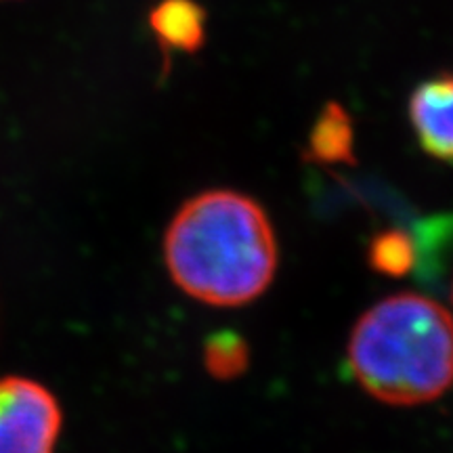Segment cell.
<instances>
[{"label":"cell","instance_id":"5b68a950","mask_svg":"<svg viewBox=\"0 0 453 453\" xmlns=\"http://www.w3.org/2000/svg\"><path fill=\"white\" fill-rule=\"evenodd\" d=\"M150 26L164 53H196L206 42V11L196 0H160Z\"/></svg>","mask_w":453,"mask_h":453},{"label":"cell","instance_id":"52a82bcc","mask_svg":"<svg viewBox=\"0 0 453 453\" xmlns=\"http://www.w3.org/2000/svg\"><path fill=\"white\" fill-rule=\"evenodd\" d=\"M248 361H250V353H248L246 342L234 332L214 334L203 347L206 370L220 380H231V378L240 376L242 372H246Z\"/></svg>","mask_w":453,"mask_h":453},{"label":"cell","instance_id":"7a4b0ae2","mask_svg":"<svg viewBox=\"0 0 453 453\" xmlns=\"http://www.w3.org/2000/svg\"><path fill=\"white\" fill-rule=\"evenodd\" d=\"M347 359L355 382L388 405H420L453 382V317L422 294H395L359 317Z\"/></svg>","mask_w":453,"mask_h":453},{"label":"cell","instance_id":"8992f818","mask_svg":"<svg viewBox=\"0 0 453 453\" xmlns=\"http://www.w3.org/2000/svg\"><path fill=\"white\" fill-rule=\"evenodd\" d=\"M309 156L317 162H353V122L338 104L326 105L309 137Z\"/></svg>","mask_w":453,"mask_h":453},{"label":"cell","instance_id":"ba28073f","mask_svg":"<svg viewBox=\"0 0 453 453\" xmlns=\"http://www.w3.org/2000/svg\"><path fill=\"white\" fill-rule=\"evenodd\" d=\"M370 265L384 275L401 277L410 273L416 265V248L405 234L388 231L373 237L370 243Z\"/></svg>","mask_w":453,"mask_h":453},{"label":"cell","instance_id":"3957f363","mask_svg":"<svg viewBox=\"0 0 453 453\" xmlns=\"http://www.w3.org/2000/svg\"><path fill=\"white\" fill-rule=\"evenodd\" d=\"M61 420L59 403L42 384L0 378V453H53Z\"/></svg>","mask_w":453,"mask_h":453},{"label":"cell","instance_id":"277c9868","mask_svg":"<svg viewBox=\"0 0 453 453\" xmlns=\"http://www.w3.org/2000/svg\"><path fill=\"white\" fill-rule=\"evenodd\" d=\"M407 113L422 150L453 164V73L422 82L411 93Z\"/></svg>","mask_w":453,"mask_h":453},{"label":"cell","instance_id":"6da1fadb","mask_svg":"<svg viewBox=\"0 0 453 453\" xmlns=\"http://www.w3.org/2000/svg\"><path fill=\"white\" fill-rule=\"evenodd\" d=\"M164 258L187 296L212 307H242L271 286L280 248L257 200L212 189L187 200L170 220Z\"/></svg>","mask_w":453,"mask_h":453},{"label":"cell","instance_id":"9c48e42d","mask_svg":"<svg viewBox=\"0 0 453 453\" xmlns=\"http://www.w3.org/2000/svg\"><path fill=\"white\" fill-rule=\"evenodd\" d=\"M451 296H453V294H451Z\"/></svg>","mask_w":453,"mask_h":453}]
</instances>
